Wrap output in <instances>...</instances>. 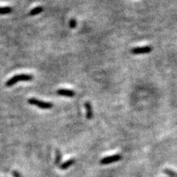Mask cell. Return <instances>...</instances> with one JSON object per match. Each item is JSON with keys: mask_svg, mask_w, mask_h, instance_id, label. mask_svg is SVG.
<instances>
[{"mask_svg": "<svg viewBox=\"0 0 177 177\" xmlns=\"http://www.w3.org/2000/svg\"><path fill=\"white\" fill-rule=\"evenodd\" d=\"M33 79V76L32 75H26V74H21V75H17L9 79L6 82V86L8 87L12 86L15 85L19 81H30Z\"/></svg>", "mask_w": 177, "mask_h": 177, "instance_id": "1", "label": "cell"}, {"mask_svg": "<svg viewBox=\"0 0 177 177\" xmlns=\"http://www.w3.org/2000/svg\"><path fill=\"white\" fill-rule=\"evenodd\" d=\"M28 103L31 104V105L39 107L40 109H52L53 105L51 103H47L44 102L42 100H39L38 99L35 98H30L28 100Z\"/></svg>", "mask_w": 177, "mask_h": 177, "instance_id": "2", "label": "cell"}, {"mask_svg": "<svg viewBox=\"0 0 177 177\" xmlns=\"http://www.w3.org/2000/svg\"><path fill=\"white\" fill-rule=\"evenodd\" d=\"M121 159H122V156L120 154L109 156V157H106L103 158L102 159H100V164L102 165H109V164L119 162V161L121 160Z\"/></svg>", "mask_w": 177, "mask_h": 177, "instance_id": "3", "label": "cell"}, {"mask_svg": "<svg viewBox=\"0 0 177 177\" xmlns=\"http://www.w3.org/2000/svg\"><path fill=\"white\" fill-rule=\"evenodd\" d=\"M152 50V47L150 46H145L142 47H135V48L132 49L131 53L134 55H141V54H145L149 53L151 52Z\"/></svg>", "mask_w": 177, "mask_h": 177, "instance_id": "4", "label": "cell"}, {"mask_svg": "<svg viewBox=\"0 0 177 177\" xmlns=\"http://www.w3.org/2000/svg\"><path fill=\"white\" fill-rule=\"evenodd\" d=\"M57 94H58L59 95L65 96V97H74L75 95V93L73 92V91L68 90V89H64V88H61V89H59V90L57 91Z\"/></svg>", "mask_w": 177, "mask_h": 177, "instance_id": "5", "label": "cell"}, {"mask_svg": "<svg viewBox=\"0 0 177 177\" xmlns=\"http://www.w3.org/2000/svg\"><path fill=\"white\" fill-rule=\"evenodd\" d=\"M75 163V159H74V158H72V159H68V160L66 161L65 162H64V163H62L61 165H60V168L61 169V170H67V169H68L69 167L73 165Z\"/></svg>", "mask_w": 177, "mask_h": 177, "instance_id": "6", "label": "cell"}, {"mask_svg": "<svg viewBox=\"0 0 177 177\" xmlns=\"http://www.w3.org/2000/svg\"><path fill=\"white\" fill-rule=\"evenodd\" d=\"M85 108L86 111V118L88 120H91L93 117V112H92V108L91 103L89 102L85 103Z\"/></svg>", "mask_w": 177, "mask_h": 177, "instance_id": "7", "label": "cell"}, {"mask_svg": "<svg viewBox=\"0 0 177 177\" xmlns=\"http://www.w3.org/2000/svg\"><path fill=\"white\" fill-rule=\"evenodd\" d=\"M62 159V155L61 153L59 150H56V152H55V164L56 165H60Z\"/></svg>", "mask_w": 177, "mask_h": 177, "instance_id": "8", "label": "cell"}, {"mask_svg": "<svg viewBox=\"0 0 177 177\" xmlns=\"http://www.w3.org/2000/svg\"><path fill=\"white\" fill-rule=\"evenodd\" d=\"M43 10H44V8L42 7H35V8H33V10H30V16H36V15H38V14H41Z\"/></svg>", "mask_w": 177, "mask_h": 177, "instance_id": "9", "label": "cell"}, {"mask_svg": "<svg viewBox=\"0 0 177 177\" xmlns=\"http://www.w3.org/2000/svg\"><path fill=\"white\" fill-rule=\"evenodd\" d=\"M12 12V9L9 7H0V15H5L9 14Z\"/></svg>", "mask_w": 177, "mask_h": 177, "instance_id": "10", "label": "cell"}, {"mask_svg": "<svg viewBox=\"0 0 177 177\" xmlns=\"http://www.w3.org/2000/svg\"><path fill=\"white\" fill-rule=\"evenodd\" d=\"M164 173L165 174H167V176H169L170 177H177V174L172 170H170V169H165L164 170Z\"/></svg>", "mask_w": 177, "mask_h": 177, "instance_id": "11", "label": "cell"}, {"mask_svg": "<svg viewBox=\"0 0 177 177\" xmlns=\"http://www.w3.org/2000/svg\"><path fill=\"white\" fill-rule=\"evenodd\" d=\"M76 25H77L76 21H75V19H71L70 22H69V27H70L71 28H75V27H76Z\"/></svg>", "mask_w": 177, "mask_h": 177, "instance_id": "12", "label": "cell"}, {"mask_svg": "<svg viewBox=\"0 0 177 177\" xmlns=\"http://www.w3.org/2000/svg\"><path fill=\"white\" fill-rule=\"evenodd\" d=\"M13 174H14V177H22L20 174H19V173L16 171V170H14V172H13Z\"/></svg>", "mask_w": 177, "mask_h": 177, "instance_id": "13", "label": "cell"}]
</instances>
